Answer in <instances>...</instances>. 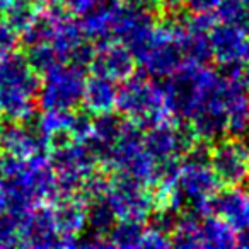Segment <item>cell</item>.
Masks as SVG:
<instances>
[{"mask_svg": "<svg viewBox=\"0 0 249 249\" xmlns=\"http://www.w3.org/2000/svg\"><path fill=\"white\" fill-rule=\"evenodd\" d=\"M38 92V77L28 60L16 53L0 58V113L11 120H28Z\"/></svg>", "mask_w": 249, "mask_h": 249, "instance_id": "1", "label": "cell"}, {"mask_svg": "<svg viewBox=\"0 0 249 249\" xmlns=\"http://www.w3.org/2000/svg\"><path fill=\"white\" fill-rule=\"evenodd\" d=\"M116 106L121 114H126L140 126L149 128L162 123L167 113L164 90L142 77H128L126 84L118 92Z\"/></svg>", "mask_w": 249, "mask_h": 249, "instance_id": "2", "label": "cell"}, {"mask_svg": "<svg viewBox=\"0 0 249 249\" xmlns=\"http://www.w3.org/2000/svg\"><path fill=\"white\" fill-rule=\"evenodd\" d=\"M86 79L79 65L62 67L58 63L46 72V79L39 87V103L45 109L72 111L84 101Z\"/></svg>", "mask_w": 249, "mask_h": 249, "instance_id": "3", "label": "cell"}, {"mask_svg": "<svg viewBox=\"0 0 249 249\" xmlns=\"http://www.w3.org/2000/svg\"><path fill=\"white\" fill-rule=\"evenodd\" d=\"M210 166L220 184L241 186L249 179V147L237 137L218 140L210 152Z\"/></svg>", "mask_w": 249, "mask_h": 249, "instance_id": "4", "label": "cell"}, {"mask_svg": "<svg viewBox=\"0 0 249 249\" xmlns=\"http://www.w3.org/2000/svg\"><path fill=\"white\" fill-rule=\"evenodd\" d=\"M210 41L224 69H242V63L249 62V24L220 21L212 28Z\"/></svg>", "mask_w": 249, "mask_h": 249, "instance_id": "5", "label": "cell"}, {"mask_svg": "<svg viewBox=\"0 0 249 249\" xmlns=\"http://www.w3.org/2000/svg\"><path fill=\"white\" fill-rule=\"evenodd\" d=\"M106 200L121 218L143 220L152 210V198L147 195L143 183L126 176H120L116 183L109 184Z\"/></svg>", "mask_w": 249, "mask_h": 249, "instance_id": "6", "label": "cell"}, {"mask_svg": "<svg viewBox=\"0 0 249 249\" xmlns=\"http://www.w3.org/2000/svg\"><path fill=\"white\" fill-rule=\"evenodd\" d=\"M183 52L178 43L176 29H156L147 52L142 55V62L147 72L154 77H164L174 73L181 67Z\"/></svg>", "mask_w": 249, "mask_h": 249, "instance_id": "7", "label": "cell"}, {"mask_svg": "<svg viewBox=\"0 0 249 249\" xmlns=\"http://www.w3.org/2000/svg\"><path fill=\"white\" fill-rule=\"evenodd\" d=\"M48 143V135L43 132L41 126L28 128L18 120L0 124V150L5 152V156L29 159L39 156V152Z\"/></svg>", "mask_w": 249, "mask_h": 249, "instance_id": "8", "label": "cell"}, {"mask_svg": "<svg viewBox=\"0 0 249 249\" xmlns=\"http://www.w3.org/2000/svg\"><path fill=\"white\" fill-rule=\"evenodd\" d=\"M19 244L33 246V248H48V246H62V235L55 222V215L50 208H36L29 210L21 220L19 229Z\"/></svg>", "mask_w": 249, "mask_h": 249, "instance_id": "9", "label": "cell"}, {"mask_svg": "<svg viewBox=\"0 0 249 249\" xmlns=\"http://www.w3.org/2000/svg\"><path fill=\"white\" fill-rule=\"evenodd\" d=\"M143 142L156 160L178 159L181 154H188V150L195 145L193 142H188L186 132L162 123L150 126V132L143 137Z\"/></svg>", "mask_w": 249, "mask_h": 249, "instance_id": "10", "label": "cell"}, {"mask_svg": "<svg viewBox=\"0 0 249 249\" xmlns=\"http://www.w3.org/2000/svg\"><path fill=\"white\" fill-rule=\"evenodd\" d=\"M133 53L126 46L104 45L94 53L90 70L97 75L109 77L113 80H124L133 73Z\"/></svg>", "mask_w": 249, "mask_h": 249, "instance_id": "11", "label": "cell"}, {"mask_svg": "<svg viewBox=\"0 0 249 249\" xmlns=\"http://www.w3.org/2000/svg\"><path fill=\"white\" fill-rule=\"evenodd\" d=\"M210 210L232 225L234 231H241L249 225V193L235 186L220 195H213Z\"/></svg>", "mask_w": 249, "mask_h": 249, "instance_id": "12", "label": "cell"}, {"mask_svg": "<svg viewBox=\"0 0 249 249\" xmlns=\"http://www.w3.org/2000/svg\"><path fill=\"white\" fill-rule=\"evenodd\" d=\"M53 215L62 235V246H77V234L82 231L87 220V210L82 201L69 195V198L56 205Z\"/></svg>", "mask_w": 249, "mask_h": 249, "instance_id": "13", "label": "cell"}, {"mask_svg": "<svg viewBox=\"0 0 249 249\" xmlns=\"http://www.w3.org/2000/svg\"><path fill=\"white\" fill-rule=\"evenodd\" d=\"M118 92H120V89L116 86V80L92 73V77L86 79L84 104L90 113H106V111H111L116 106Z\"/></svg>", "mask_w": 249, "mask_h": 249, "instance_id": "14", "label": "cell"}, {"mask_svg": "<svg viewBox=\"0 0 249 249\" xmlns=\"http://www.w3.org/2000/svg\"><path fill=\"white\" fill-rule=\"evenodd\" d=\"M237 244L234 227L224 218L203 217L201 218V246L205 248H231Z\"/></svg>", "mask_w": 249, "mask_h": 249, "instance_id": "15", "label": "cell"}, {"mask_svg": "<svg viewBox=\"0 0 249 249\" xmlns=\"http://www.w3.org/2000/svg\"><path fill=\"white\" fill-rule=\"evenodd\" d=\"M145 235V229L135 218H121L118 225H113L109 232V244L118 248H135L142 246V239Z\"/></svg>", "mask_w": 249, "mask_h": 249, "instance_id": "16", "label": "cell"}, {"mask_svg": "<svg viewBox=\"0 0 249 249\" xmlns=\"http://www.w3.org/2000/svg\"><path fill=\"white\" fill-rule=\"evenodd\" d=\"M36 9L31 0H11L7 5L4 16L5 21L12 24L19 33H24L31 26V22L36 19Z\"/></svg>", "mask_w": 249, "mask_h": 249, "instance_id": "17", "label": "cell"}, {"mask_svg": "<svg viewBox=\"0 0 249 249\" xmlns=\"http://www.w3.org/2000/svg\"><path fill=\"white\" fill-rule=\"evenodd\" d=\"M114 217L116 213L113 212L106 198H97V200L90 201V207L87 210V220L96 232L99 234L109 232L114 225Z\"/></svg>", "mask_w": 249, "mask_h": 249, "instance_id": "18", "label": "cell"}, {"mask_svg": "<svg viewBox=\"0 0 249 249\" xmlns=\"http://www.w3.org/2000/svg\"><path fill=\"white\" fill-rule=\"evenodd\" d=\"M28 63L31 69L38 73H46L60 63V56L56 50L52 46V43H39L33 45L28 53Z\"/></svg>", "mask_w": 249, "mask_h": 249, "instance_id": "19", "label": "cell"}, {"mask_svg": "<svg viewBox=\"0 0 249 249\" xmlns=\"http://www.w3.org/2000/svg\"><path fill=\"white\" fill-rule=\"evenodd\" d=\"M19 229H21L19 217L9 213L5 210H0V248L18 246Z\"/></svg>", "mask_w": 249, "mask_h": 249, "instance_id": "20", "label": "cell"}, {"mask_svg": "<svg viewBox=\"0 0 249 249\" xmlns=\"http://www.w3.org/2000/svg\"><path fill=\"white\" fill-rule=\"evenodd\" d=\"M19 41V31L7 21H0V53H12L18 46Z\"/></svg>", "mask_w": 249, "mask_h": 249, "instance_id": "21", "label": "cell"}, {"mask_svg": "<svg viewBox=\"0 0 249 249\" xmlns=\"http://www.w3.org/2000/svg\"><path fill=\"white\" fill-rule=\"evenodd\" d=\"M171 239L167 237V234L160 231H156L152 229L150 232H145L142 239V246L143 248H164V246H169Z\"/></svg>", "mask_w": 249, "mask_h": 249, "instance_id": "22", "label": "cell"}, {"mask_svg": "<svg viewBox=\"0 0 249 249\" xmlns=\"http://www.w3.org/2000/svg\"><path fill=\"white\" fill-rule=\"evenodd\" d=\"M224 0H184V7L193 12H213Z\"/></svg>", "mask_w": 249, "mask_h": 249, "instance_id": "23", "label": "cell"}, {"mask_svg": "<svg viewBox=\"0 0 249 249\" xmlns=\"http://www.w3.org/2000/svg\"><path fill=\"white\" fill-rule=\"evenodd\" d=\"M60 2H62V5L65 9L77 12V14H86L96 4V0H60Z\"/></svg>", "mask_w": 249, "mask_h": 249, "instance_id": "24", "label": "cell"}, {"mask_svg": "<svg viewBox=\"0 0 249 249\" xmlns=\"http://www.w3.org/2000/svg\"><path fill=\"white\" fill-rule=\"evenodd\" d=\"M237 244L242 248H249V225L244 229H241L237 234Z\"/></svg>", "mask_w": 249, "mask_h": 249, "instance_id": "25", "label": "cell"}, {"mask_svg": "<svg viewBox=\"0 0 249 249\" xmlns=\"http://www.w3.org/2000/svg\"><path fill=\"white\" fill-rule=\"evenodd\" d=\"M241 2H242V5H244V9H246V11L249 12V0H241Z\"/></svg>", "mask_w": 249, "mask_h": 249, "instance_id": "26", "label": "cell"}, {"mask_svg": "<svg viewBox=\"0 0 249 249\" xmlns=\"http://www.w3.org/2000/svg\"><path fill=\"white\" fill-rule=\"evenodd\" d=\"M2 178H4V173H2V166H0V186H2Z\"/></svg>", "mask_w": 249, "mask_h": 249, "instance_id": "27", "label": "cell"}, {"mask_svg": "<svg viewBox=\"0 0 249 249\" xmlns=\"http://www.w3.org/2000/svg\"><path fill=\"white\" fill-rule=\"evenodd\" d=\"M248 147H249V145H248Z\"/></svg>", "mask_w": 249, "mask_h": 249, "instance_id": "28", "label": "cell"}]
</instances>
